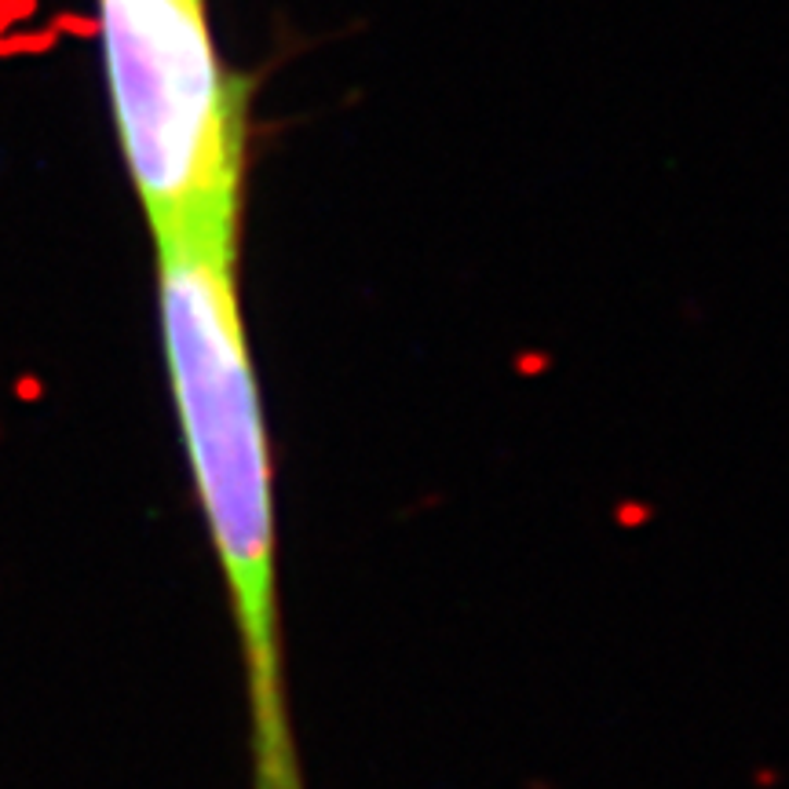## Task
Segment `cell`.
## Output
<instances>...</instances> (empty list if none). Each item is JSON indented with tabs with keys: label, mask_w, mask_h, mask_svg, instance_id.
Segmentation results:
<instances>
[{
	"label": "cell",
	"mask_w": 789,
	"mask_h": 789,
	"mask_svg": "<svg viewBox=\"0 0 789 789\" xmlns=\"http://www.w3.org/2000/svg\"><path fill=\"white\" fill-rule=\"evenodd\" d=\"M165 370L183 449L238 625L256 789H304L282 691L271 443L238 300V231L153 238Z\"/></svg>",
	"instance_id": "cell-1"
},
{
	"label": "cell",
	"mask_w": 789,
	"mask_h": 789,
	"mask_svg": "<svg viewBox=\"0 0 789 789\" xmlns=\"http://www.w3.org/2000/svg\"><path fill=\"white\" fill-rule=\"evenodd\" d=\"M121 153L150 234L238 231L245 96L205 0H96Z\"/></svg>",
	"instance_id": "cell-2"
}]
</instances>
